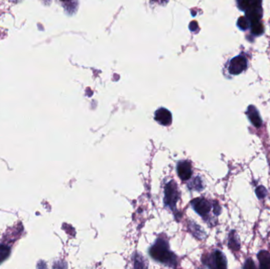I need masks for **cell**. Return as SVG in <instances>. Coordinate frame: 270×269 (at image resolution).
<instances>
[{
    "label": "cell",
    "mask_w": 270,
    "mask_h": 269,
    "mask_svg": "<svg viewBox=\"0 0 270 269\" xmlns=\"http://www.w3.org/2000/svg\"><path fill=\"white\" fill-rule=\"evenodd\" d=\"M256 192L257 196L259 197V199H263L267 196V190L266 187H263V186H260V187H258L255 191Z\"/></svg>",
    "instance_id": "16"
},
{
    "label": "cell",
    "mask_w": 270,
    "mask_h": 269,
    "mask_svg": "<svg viewBox=\"0 0 270 269\" xmlns=\"http://www.w3.org/2000/svg\"><path fill=\"white\" fill-rule=\"evenodd\" d=\"M10 247L3 244H0V265L5 262L10 256Z\"/></svg>",
    "instance_id": "14"
},
{
    "label": "cell",
    "mask_w": 270,
    "mask_h": 269,
    "mask_svg": "<svg viewBox=\"0 0 270 269\" xmlns=\"http://www.w3.org/2000/svg\"><path fill=\"white\" fill-rule=\"evenodd\" d=\"M261 269H270V254L267 250H261L258 254Z\"/></svg>",
    "instance_id": "10"
},
{
    "label": "cell",
    "mask_w": 270,
    "mask_h": 269,
    "mask_svg": "<svg viewBox=\"0 0 270 269\" xmlns=\"http://www.w3.org/2000/svg\"><path fill=\"white\" fill-rule=\"evenodd\" d=\"M236 6L244 12L245 17L251 24V34L253 38L264 34L265 28L262 23L263 18V0H235Z\"/></svg>",
    "instance_id": "1"
},
{
    "label": "cell",
    "mask_w": 270,
    "mask_h": 269,
    "mask_svg": "<svg viewBox=\"0 0 270 269\" xmlns=\"http://www.w3.org/2000/svg\"><path fill=\"white\" fill-rule=\"evenodd\" d=\"M188 187L193 191H201L204 189L203 183L201 178L196 177L192 183L188 184Z\"/></svg>",
    "instance_id": "15"
},
{
    "label": "cell",
    "mask_w": 270,
    "mask_h": 269,
    "mask_svg": "<svg viewBox=\"0 0 270 269\" xmlns=\"http://www.w3.org/2000/svg\"><path fill=\"white\" fill-rule=\"evenodd\" d=\"M154 118L162 126H168L172 122V113L164 108H159L155 112Z\"/></svg>",
    "instance_id": "8"
},
{
    "label": "cell",
    "mask_w": 270,
    "mask_h": 269,
    "mask_svg": "<svg viewBox=\"0 0 270 269\" xmlns=\"http://www.w3.org/2000/svg\"><path fill=\"white\" fill-rule=\"evenodd\" d=\"M180 192L174 180L170 181L164 187V204L171 209H176V203L180 200Z\"/></svg>",
    "instance_id": "3"
},
{
    "label": "cell",
    "mask_w": 270,
    "mask_h": 269,
    "mask_svg": "<svg viewBox=\"0 0 270 269\" xmlns=\"http://www.w3.org/2000/svg\"><path fill=\"white\" fill-rule=\"evenodd\" d=\"M246 115L248 117L249 120L251 121V123L255 126V127L259 128L263 125V119L261 118L260 113L259 110L257 109L256 107L254 105H250L247 108Z\"/></svg>",
    "instance_id": "9"
},
{
    "label": "cell",
    "mask_w": 270,
    "mask_h": 269,
    "mask_svg": "<svg viewBox=\"0 0 270 269\" xmlns=\"http://www.w3.org/2000/svg\"><path fill=\"white\" fill-rule=\"evenodd\" d=\"M248 67V60L244 53H241L232 58L229 63L228 71L231 75H238L243 73Z\"/></svg>",
    "instance_id": "5"
},
{
    "label": "cell",
    "mask_w": 270,
    "mask_h": 269,
    "mask_svg": "<svg viewBox=\"0 0 270 269\" xmlns=\"http://www.w3.org/2000/svg\"><path fill=\"white\" fill-rule=\"evenodd\" d=\"M192 204L193 210L195 211L197 214L200 215L202 218H204V220L207 219L209 212L211 211L212 207H213L211 203L203 197L194 199L192 201Z\"/></svg>",
    "instance_id": "6"
},
{
    "label": "cell",
    "mask_w": 270,
    "mask_h": 269,
    "mask_svg": "<svg viewBox=\"0 0 270 269\" xmlns=\"http://www.w3.org/2000/svg\"><path fill=\"white\" fill-rule=\"evenodd\" d=\"M151 3H156L158 5L161 6H165L166 4L168 3V0H150Z\"/></svg>",
    "instance_id": "18"
},
{
    "label": "cell",
    "mask_w": 270,
    "mask_h": 269,
    "mask_svg": "<svg viewBox=\"0 0 270 269\" xmlns=\"http://www.w3.org/2000/svg\"><path fill=\"white\" fill-rule=\"evenodd\" d=\"M229 247L232 251H238L240 249V242L235 231H231L229 234Z\"/></svg>",
    "instance_id": "11"
},
{
    "label": "cell",
    "mask_w": 270,
    "mask_h": 269,
    "mask_svg": "<svg viewBox=\"0 0 270 269\" xmlns=\"http://www.w3.org/2000/svg\"><path fill=\"white\" fill-rule=\"evenodd\" d=\"M204 265L210 269H226L228 267L227 259L225 254L220 250H214L209 256L202 258Z\"/></svg>",
    "instance_id": "4"
},
{
    "label": "cell",
    "mask_w": 270,
    "mask_h": 269,
    "mask_svg": "<svg viewBox=\"0 0 270 269\" xmlns=\"http://www.w3.org/2000/svg\"><path fill=\"white\" fill-rule=\"evenodd\" d=\"M66 10L69 13H75L77 10V0H60Z\"/></svg>",
    "instance_id": "12"
},
{
    "label": "cell",
    "mask_w": 270,
    "mask_h": 269,
    "mask_svg": "<svg viewBox=\"0 0 270 269\" xmlns=\"http://www.w3.org/2000/svg\"><path fill=\"white\" fill-rule=\"evenodd\" d=\"M149 254L153 259L169 267H176L178 261L176 256L170 250L167 240L159 238L150 248Z\"/></svg>",
    "instance_id": "2"
},
{
    "label": "cell",
    "mask_w": 270,
    "mask_h": 269,
    "mask_svg": "<svg viewBox=\"0 0 270 269\" xmlns=\"http://www.w3.org/2000/svg\"><path fill=\"white\" fill-rule=\"evenodd\" d=\"M243 268H246V269H252V268L256 267H255V263H254L252 260L247 259V262H245L244 267Z\"/></svg>",
    "instance_id": "17"
},
{
    "label": "cell",
    "mask_w": 270,
    "mask_h": 269,
    "mask_svg": "<svg viewBox=\"0 0 270 269\" xmlns=\"http://www.w3.org/2000/svg\"><path fill=\"white\" fill-rule=\"evenodd\" d=\"M176 171L179 177L183 181L189 180L193 175L192 163L188 160H181L178 162Z\"/></svg>",
    "instance_id": "7"
},
{
    "label": "cell",
    "mask_w": 270,
    "mask_h": 269,
    "mask_svg": "<svg viewBox=\"0 0 270 269\" xmlns=\"http://www.w3.org/2000/svg\"><path fill=\"white\" fill-rule=\"evenodd\" d=\"M236 26L241 31L243 32L250 30V28H251V24H250L248 20H247V18L245 16H242V17H239L238 18Z\"/></svg>",
    "instance_id": "13"
}]
</instances>
